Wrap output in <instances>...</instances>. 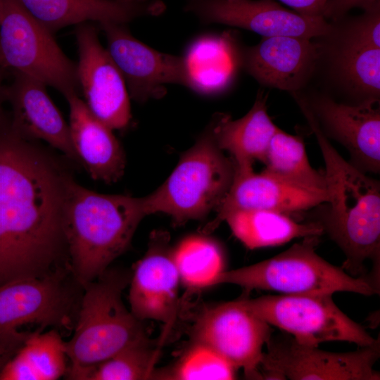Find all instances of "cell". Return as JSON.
<instances>
[{
	"instance_id": "cell-1",
	"label": "cell",
	"mask_w": 380,
	"mask_h": 380,
	"mask_svg": "<svg viewBox=\"0 0 380 380\" xmlns=\"http://www.w3.org/2000/svg\"><path fill=\"white\" fill-rule=\"evenodd\" d=\"M72 172L39 141L0 127V286L68 267Z\"/></svg>"
},
{
	"instance_id": "cell-2",
	"label": "cell",
	"mask_w": 380,
	"mask_h": 380,
	"mask_svg": "<svg viewBox=\"0 0 380 380\" xmlns=\"http://www.w3.org/2000/svg\"><path fill=\"white\" fill-rule=\"evenodd\" d=\"M292 97L315 134L325 164L327 207L316 220L346 256L342 268L353 277H365L364 265L373 262L379 282L380 261V185L346 160L322 132L304 97Z\"/></svg>"
},
{
	"instance_id": "cell-3",
	"label": "cell",
	"mask_w": 380,
	"mask_h": 380,
	"mask_svg": "<svg viewBox=\"0 0 380 380\" xmlns=\"http://www.w3.org/2000/svg\"><path fill=\"white\" fill-rule=\"evenodd\" d=\"M147 215L144 197L102 194L72 181L65 234L69 266L82 286L101 275L127 249Z\"/></svg>"
},
{
	"instance_id": "cell-4",
	"label": "cell",
	"mask_w": 380,
	"mask_h": 380,
	"mask_svg": "<svg viewBox=\"0 0 380 380\" xmlns=\"http://www.w3.org/2000/svg\"><path fill=\"white\" fill-rule=\"evenodd\" d=\"M130 278L125 272L107 269L82 286L73 333L65 341L67 379L78 380L87 369L148 338L142 322L122 301Z\"/></svg>"
},
{
	"instance_id": "cell-5",
	"label": "cell",
	"mask_w": 380,
	"mask_h": 380,
	"mask_svg": "<svg viewBox=\"0 0 380 380\" xmlns=\"http://www.w3.org/2000/svg\"><path fill=\"white\" fill-rule=\"evenodd\" d=\"M83 288L70 267L0 286V344L16 353L31 336L72 331Z\"/></svg>"
},
{
	"instance_id": "cell-6",
	"label": "cell",
	"mask_w": 380,
	"mask_h": 380,
	"mask_svg": "<svg viewBox=\"0 0 380 380\" xmlns=\"http://www.w3.org/2000/svg\"><path fill=\"white\" fill-rule=\"evenodd\" d=\"M319 236L305 237L284 252L261 262L224 270L213 286L230 284L246 291H272L281 294L351 292L372 296L379 292L368 277H353L316 252Z\"/></svg>"
},
{
	"instance_id": "cell-7",
	"label": "cell",
	"mask_w": 380,
	"mask_h": 380,
	"mask_svg": "<svg viewBox=\"0 0 380 380\" xmlns=\"http://www.w3.org/2000/svg\"><path fill=\"white\" fill-rule=\"evenodd\" d=\"M234 175L233 162L218 148L210 123L166 181L144 196L147 213H166L178 224L201 219L220 204Z\"/></svg>"
},
{
	"instance_id": "cell-8",
	"label": "cell",
	"mask_w": 380,
	"mask_h": 380,
	"mask_svg": "<svg viewBox=\"0 0 380 380\" xmlns=\"http://www.w3.org/2000/svg\"><path fill=\"white\" fill-rule=\"evenodd\" d=\"M333 294H278L236 301L270 325L291 334L298 343L318 346L326 341H346L358 347L377 339L350 319L334 303Z\"/></svg>"
},
{
	"instance_id": "cell-9",
	"label": "cell",
	"mask_w": 380,
	"mask_h": 380,
	"mask_svg": "<svg viewBox=\"0 0 380 380\" xmlns=\"http://www.w3.org/2000/svg\"><path fill=\"white\" fill-rule=\"evenodd\" d=\"M18 0H5L0 23V61L6 69L34 77L64 96L79 93L77 63Z\"/></svg>"
},
{
	"instance_id": "cell-10",
	"label": "cell",
	"mask_w": 380,
	"mask_h": 380,
	"mask_svg": "<svg viewBox=\"0 0 380 380\" xmlns=\"http://www.w3.org/2000/svg\"><path fill=\"white\" fill-rule=\"evenodd\" d=\"M260 366L262 379L379 380L374 367L380 357L379 338L357 350L334 353L302 344L292 336L271 337Z\"/></svg>"
},
{
	"instance_id": "cell-11",
	"label": "cell",
	"mask_w": 380,
	"mask_h": 380,
	"mask_svg": "<svg viewBox=\"0 0 380 380\" xmlns=\"http://www.w3.org/2000/svg\"><path fill=\"white\" fill-rule=\"evenodd\" d=\"M270 326L236 300L203 310L193 327V341L212 348L247 378L262 379L260 366Z\"/></svg>"
},
{
	"instance_id": "cell-12",
	"label": "cell",
	"mask_w": 380,
	"mask_h": 380,
	"mask_svg": "<svg viewBox=\"0 0 380 380\" xmlns=\"http://www.w3.org/2000/svg\"><path fill=\"white\" fill-rule=\"evenodd\" d=\"M91 22L75 25L80 90L90 111L111 129L125 128L131 118L125 80Z\"/></svg>"
},
{
	"instance_id": "cell-13",
	"label": "cell",
	"mask_w": 380,
	"mask_h": 380,
	"mask_svg": "<svg viewBox=\"0 0 380 380\" xmlns=\"http://www.w3.org/2000/svg\"><path fill=\"white\" fill-rule=\"evenodd\" d=\"M107 40V51L121 72L130 98L137 102L160 99L167 84L186 86L182 56L158 51L136 39L127 24H99Z\"/></svg>"
},
{
	"instance_id": "cell-14",
	"label": "cell",
	"mask_w": 380,
	"mask_h": 380,
	"mask_svg": "<svg viewBox=\"0 0 380 380\" xmlns=\"http://www.w3.org/2000/svg\"><path fill=\"white\" fill-rule=\"evenodd\" d=\"M184 11L202 23H218L262 36L310 39L327 34L331 23L323 17H308L288 9L275 0H188Z\"/></svg>"
},
{
	"instance_id": "cell-15",
	"label": "cell",
	"mask_w": 380,
	"mask_h": 380,
	"mask_svg": "<svg viewBox=\"0 0 380 380\" xmlns=\"http://www.w3.org/2000/svg\"><path fill=\"white\" fill-rule=\"evenodd\" d=\"M301 94L324 134L347 149L350 163L365 173H379V101L350 104L338 102L324 93Z\"/></svg>"
},
{
	"instance_id": "cell-16",
	"label": "cell",
	"mask_w": 380,
	"mask_h": 380,
	"mask_svg": "<svg viewBox=\"0 0 380 380\" xmlns=\"http://www.w3.org/2000/svg\"><path fill=\"white\" fill-rule=\"evenodd\" d=\"M314 39L262 37L254 46L239 47V66L262 86L289 93L302 91L318 66V46Z\"/></svg>"
},
{
	"instance_id": "cell-17",
	"label": "cell",
	"mask_w": 380,
	"mask_h": 380,
	"mask_svg": "<svg viewBox=\"0 0 380 380\" xmlns=\"http://www.w3.org/2000/svg\"><path fill=\"white\" fill-rule=\"evenodd\" d=\"M13 74V81L6 91L11 128L25 138L45 141L80 164L71 141L69 125L47 94L46 85L25 74Z\"/></svg>"
},
{
	"instance_id": "cell-18",
	"label": "cell",
	"mask_w": 380,
	"mask_h": 380,
	"mask_svg": "<svg viewBox=\"0 0 380 380\" xmlns=\"http://www.w3.org/2000/svg\"><path fill=\"white\" fill-rule=\"evenodd\" d=\"M166 236H156L148 251L135 266L129 281L130 311L139 320L168 324L179 308L181 282L172 251L165 246Z\"/></svg>"
},
{
	"instance_id": "cell-19",
	"label": "cell",
	"mask_w": 380,
	"mask_h": 380,
	"mask_svg": "<svg viewBox=\"0 0 380 380\" xmlns=\"http://www.w3.org/2000/svg\"><path fill=\"white\" fill-rule=\"evenodd\" d=\"M327 201V196L309 191L279 180L264 172L234 171L231 186L215 209L217 216L210 228L236 210L261 209L285 213L305 210Z\"/></svg>"
},
{
	"instance_id": "cell-20",
	"label": "cell",
	"mask_w": 380,
	"mask_h": 380,
	"mask_svg": "<svg viewBox=\"0 0 380 380\" xmlns=\"http://www.w3.org/2000/svg\"><path fill=\"white\" fill-rule=\"evenodd\" d=\"M65 97L70 110V139L81 165L94 179L117 182L124 173L126 159L113 129L90 111L79 94Z\"/></svg>"
},
{
	"instance_id": "cell-21",
	"label": "cell",
	"mask_w": 380,
	"mask_h": 380,
	"mask_svg": "<svg viewBox=\"0 0 380 380\" xmlns=\"http://www.w3.org/2000/svg\"><path fill=\"white\" fill-rule=\"evenodd\" d=\"M20 4L51 33L69 25L83 23H125L143 16L163 13L160 0L143 3H125L119 0H18Z\"/></svg>"
},
{
	"instance_id": "cell-22",
	"label": "cell",
	"mask_w": 380,
	"mask_h": 380,
	"mask_svg": "<svg viewBox=\"0 0 380 380\" xmlns=\"http://www.w3.org/2000/svg\"><path fill=\"white\" fill-rule=\"evenodd\" d=\"M267 95L259 90L250 110L242 118L232 120L225 113H217L210 125L220 149L228 151L234 170H252L255 160L262 161L270 141L279 129L267 113Z\"/></svg>"
},
{
	"instance_id": "cell-23",
	"label": "cell",
	"mask_w": 380,
	"mask_h": 380,
	"mask_svg": "<svg viewBox=\"0 0 380 380\" xmlns=\"http://www.w3.org/2000/svg\"><path fill=\"white\" fill-rule=\"evenodd\" d=\"M335 44L330 46L331 72L345 93L360 103L379 101L380 49L373 47L355 36L345 26Z\"/></svg>"
},
{
	"instance_id": "cell-24",
	"label": "cell",
	"mask_w": 380,
	"mask_h": 380,
	"mask_svg": "<svg viewBox=\"0 0 380 380\" xmlns=\"http://www.w3.org/2000/svg\"><path fill=\"white\" fill-rule=\"evenodd\" d=\"M229 34H205L194 39L182 56L186 87L203 95L224 91L237 66L239 46Z\"/></svg>"
},
{
	"instance_id": "cell-25",
	"label": "cell",
	"mask_w": 380,
	"mask_h": 380,
	"mask_svg": "<svg viewBox=\"0 0 380 380\" xmlns=\"http://www.w3.org/2000/svg\"><path fill=\"white\" fill-rule=\"evenodd\" d=\"M223 221L249 249L278 246L294 239L319 236L324 233L316 221L300 223L287 213L270 210H236L227 214Z\"/></svg>"
},
{
	"instance_id": "cell-26",
	"label": "cell",
	"mask_w": 380,
	"mask_h": 380,
	"mask_svg": "<svg viewBox=\"0 0 380 380\" xmlns=\"http://www.w3.org/2000/svg\"><path fill=\"white\" fill-rule=\"evenodd\" d=\"M69 366L61 332L48 329L30 336L0 374V380H56Z\"/></svg>"
},
{
	"instance_id": "cell-27",
	"label": "cell",
	"mask_w": 380,
	"mask_h": 380,
	"mask_svg": "<svg viewBox=\"0 0 380 380\" xmlns=\"http://www.w3.org/2000/svg\"><path fill=\"white\" fill-rule=\"evenodd\" d=\"M262 162L265 165L262 172L292 186L327 196L324 173L311 166L303 140L298 135L279 128Z\"/></svg>"
},
{
	"instance_id": "cell-28",
	"label": "cell",
	"mask_w": 380,
	"mask_h": 380,
	"mask_svg": "<svg viewBox=\"0 0 380 380\" xmlns=\"http://www.w3.org/2000/svg\"><path fill=\"white\" fill-rule=\"evenodd\" d=\"M180 281L189 290L213 286L224 270L223 252L213 239L191 236L182 240L172 251Z\"/></svg>"
},
{
	"instance_id": "cell-29",
	"label": "cell",
	"mask_w": 380,
	"mask_h": 380,
	"mask_svg": "<svg viewBox=\"0 0 380 380\" xmlns=\"http://www.w3.org/2000/svg\"><path fill=\"white\" fill-rule=\"evenodd\" d=\"M159 349L148 337L116 353L83 372L78 380L152 379Z\"/></svg>"
},
{
	"instance_id": "cell-30",
	"label": "cell",
	"mask_w": 380,
	"mask_h": 380,
	"mask_svg": "<svg viewBox=\"0 0 380 380\" xmlns=\"http://www.w3.org/2000/svg\"><path fill=\"white\" fill-rule=\"evenodd\" d=\"M237 369L208 346L194 341L173 366L154 372L152 379L230 380Z\"/></svg>"
},
{
	"instance_id": "cell-31",
	"label": "cell",
	"mask_w": 380,
	"mask_h": 380,
	"mask_svg": "<svg viewBox=\"0 0 380 380\" xmlns=\"http://www.w3.org/2000/svg\"><path fill=\"white\" fill-rule=\"evenodd\" d=\"M358 39L366 44L380 49V5L364 13L346 25Z\"/></svg>"
},
{
	"instance_id": "cell-32",
	"label": "cell",
	"mask_w": 380,
	"mask_h": 380,
	"mask_svg": "<svg viewBox=\"0 0 380 380\" xmlns=\"http://www.w3.org/2000/svg\"><path fill=\"white\" fill-rule=\"evenodd\" d=\"M379 5L380 0H328L322 16L327 21L334 22L342 19L352 8L366 11Z\"/></svg>"
},
{
	"instance_id": "cell-33",
	"label": "cell",
	"mask_w": 380,
	"mask_h": 380,
	"mask_svg": "<svg viewBox=\"0 0 380 380\" xmlns=\"http://www.w3.org/2000/svg\"><path fill=\"white\" fill-rule=\"evenodd\" d=\"M293 11L305 16L323 17L322 13L328 0H279ZM324 18V17H323Z\"/></svg>"
},
{
	"instance_id": "cell-34",
	"label": "cell",
	"mask_w": 380,
	"mask_h": 380,
	"mask_svg": "<svg viewBox=\"0 0 380 380\" xmlns=\"http://www.w3.org/2000/svg\"><path fill=\"white\" fill-rule=\"evenodd\" d=\"M5 67L0 61V127L9 122V113H7L4 109V104L6 103V85L4 84V72Z\"/></svg>"
},
{
	"instance_id": "cell-35",
	"label": "cell",
	"mask_w": 380,
	"mask_h": 380,
	"mask_svg": "<svg viewBox=\"0 0 380 380\" xmlns=\"http://www.w3.org/2000/svg\"><path fill=\"white\" fill-rule=\"evenodd\" d=\"M15 353L0 344V374Z\"/></svg>"
},
{
	"instance_id": "cell-36",
	"label": "cell",
	"mask_w": 380,
	"mask_h": 380,
	"mask_svg": "<svg viewBox=\"0 0 380 380\" xmlns=\"http://www.w3.org/2000/svg\"><path fill=\"white\" fill-rule=\"evenodd\" d=\"M5 8V0H0V23L4 15Z\"/></svg>"
},
{
	"instance_id": "cell-37",
	"label": "cell",
	"mask_w": 380,
	"mask_h": 380,
	"mask_svg": "<svg viewBox=\"0 0 380 380\" xmlns=\"http://www.w3.org/2000/svg\"><path fill=\"white\" fill-rule=\"evenodd\" d=\"M119 1L125 2V3H143V2L148 1L149 0H119Z\"/></svg>"
}]
</instances>
